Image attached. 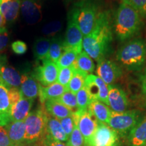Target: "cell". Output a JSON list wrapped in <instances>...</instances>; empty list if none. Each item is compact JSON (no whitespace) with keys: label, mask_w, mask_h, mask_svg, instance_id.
<instances>
[{"label":"cell","mask_w":146,"mask_h":146,"mask_svg":"<svg viewBox=\"0 0 146 146\" xmlns=\"http://www.w3.org/2000/svg\"><path fill=\"white\" fill-rule=\"evenodd\" d=\"M122 2L130 5L140 15L146 16V0H122Z\"/></svg>","instance_id":"d590c367"},{"label":"cell","mask_w":146,"mask_h":146,"mask_svg":"<svg viewBox=\"0 0 146 146\" xmlns=\"http://www.w3.org/2000/svg\"><path fill=\"white\" fill-rule=\"evenodd\" d=\"M78 54V53L74 50H68L64 51L62 56L56 62L58 68H66L72 66L75 62Z\"/></svg>","instance_id":"f546056e"},{"label":"cell","mask_w":146,"mask_h":146,"mask_svg":"<svg viewBox=\"0 0 146 146\" xmlns=\"http://www.w3.org/2000/svg\"><path fill=\"white\" fill-rule=\"evenodd\" d=\"M99 12L96 3L89 0H84L74 5L70 15L76 22L83 36L91 32L96 25Z\"/></svg>","instance_id":"5b68a950"},{"label":"cell","mask_w":146,"mask_h":146,"mask_svg":"<svg viewBox=\"0 0 146 146\" xmlns=\"http://www.w3.org/2000/svg\"><path fill=\"white\" fill-rule=\"evenodd\" d=\"M62 27V25L61 22L58 21H52L50 23L46 24L42 28V33L44 35L46 36H54L55 35L61 30Z\"/></svg>","instance_id":"e575fe53"},{"label":"cell","mask_w":146,"mask_h":146,"mask_svg":"<svg viewBox=\"0 0 146 146\" xmlns=\"http://www.w3.org/2000/svg\"><path fill=\"white\" fill-rule=\"evenodd\" d=\"M96 74L108 85H110L122 76L123 70L118 64L105 58L98 62Z\"/></svg>","instance_id":"8fae6325"},{"label":"cell","mask_w":146,"mask_h":146,"mask_svg":"<svg viewBox=\"0 0 146 146\" xmlns=\"http://www.w3.org/2000/svg\"><path fill=\"white\" fill-rule=\"evenodd\" d=\"M8 95L11 106L15 104L16 103H17L23 98L21 90L18 87H12V88H10L8 90Z\"/></svg>","instance_id":"74e56055"},{"label":"cell","mask_w":146,"mask_h":146,"mask_svg":"<svg viewBox=\"0 0 146 146\" xmlns=\"http://www.w3.org/2000/svg\"><path fill=\"white\" fill-rule=\"evenodd\" d=\"M75 125L79 129L83 135L84 140L87 141L94 134L98 125V121L92 116L88 110L84 112H76L73 113Z\"/></svg>","instance_id":"7c38bea8"},{"label":"cell","mask_w":146,"mask_h":146,"mask_svg":"<svg viewBox=\"0 0 146 146\" xmlns=\"http://www.w3.org/2000/svg\"><path fill=\"white\" fill-rule=\"evenodd\" d=\"M130 146H144L146 144V117L140 120L127 135Z\"/></svg>","instance_id":"ac0fdd59"},{"label":"cell","mask_w":146,"mask_h":146,"mask_svg":"<svg viewBox=\"0 0 146 146\" xmlns=\"http://www.w3.org/2000/svg\"><path fill=\"white\" fill-rule=\"evenodd\" d=\"M72 66L75 69L88 74H90L95 70V64L92 58L84 50L78 54L75 62Z\"/></svg>","instance_id":"d4e9b609"},{"label":"cell","mask_w":146,"mask_h":146,"mask_svg":"<svg viewBox=\"0 0 146 146\" xmlns=\"http://www.w3.org/2000/svg\"><path fill=\"white\" fill-rule=\"evenodd\" d=\"M51 45V39L47 37H40L35 42L33 52L35 58L37 60H44L48 55Z\"/></svg>","instance_id":"484cf974"},{"label":"cell","mask_w":146,"mask_h":146,"mask_svg":"<svg viewBox=\"0 0 146 146\" xmlns=\"http://www.w3.org/2000/svg\"><path fill=\"white\" fill-rule=\"evenodd\" d=\"M60 123H61L62 127L63 130L66 135L69 137L70 134L74 130V126H75V122H74V118L73 115H71L70 116H67V117L64 118L62 119L59 120Z\"/></svg>","instance_id":"8d00e7d4"},{"label":"cell","mask_w":146,"mask_h":146,"mask_svg":"<svg viewBox=\"0 0 146 146\" xmlns=\"http://www.w3.org/2000/svg\"><path fill=\"white\" fill-rule=\"evenodd\" d=\"M84 86L86 88L91 101L98 100L108 106V85L99 76L92 74H89Z\"/></svg>","instance_id":"9c48e42d"},{"label":"cell","mask_w":146,"mask_h":146,"mask_svg":"<svg viewBox=\"0 0 146 146\" xmlns=\"http://www.w3.org/2000/svg\"><path fill=\"white\" fill-rule=\"evenodd\" d=\"M62 104L70 110L73 113L78 111L77 100H76V94H73L70 91H66L59 98L56 99Z\"/></svg>","instance_id":"4dcf8cb0"},{"label":"cell","mask_w":146,"mask_h":146,"mask_svg":"<svg viewBox=\"0 0 146 146\" xmlns=\"http://www.w3.org/2000/svg\"><path fill=\"white\" fill-rule=\"evenodd\" d=\"M140 14L132 7L122 2L114 22V32L120 41H126L137 34L141 27Z\"/></svg>","instance_id":"7a4b0ae2"},{"label":"cell","mask_w":146,"mask_h":146,"mask_svg":"<svg viewBox=\"0 0 146 146\" xmlns=\"http://www.w3.org/2000/svg\"><path fill=\"white\" fill-rule=\"evenodd\" d=\"M21 85L20 90L23 98L35 100L39 96L40 84L33 74L21 75Z\"/></svg>","instance_id":"2e32d148"},{"label":"cell","mask_w":146,"mask_h":146,"mask_svg":"<svg viewBox=\"0 0 146 146\" xmlns=\"http://www.w3.org/2000/svg\"><path fill=\"white\" fill-rule=\"evenodd\" d=\"M48 115L43 105L29 113L25 120V143L31 144L44 140Z\"/></svg>","instance_id":"277c9868"},{"label":"cell","mask_w":146,"mask_h":146,"mask_svg":"<svg viewBox=\"0 0 146 146\" xmlns=\"http://www.w3.org/2000/svg\"><path fill=\"white\" fill-rule=\"evenodd\" d=\"M21 2L20 0H0V12L5 21L13 22L17 18Z\"/></svg>","instance_id":"cb8c5ba5"},{"label":"cell","mask_w":146,"mask_h":146,"mask_svg":"<svg viewBox=\"0 0 146 146\" xmlns=\"http://www.w3.org/2000/svg\"><path fill=\"white\" fill-rule=\"evenodd\" d=\"M12 49L16 54L23 55L27 51V46L25 42L18 40L12 43Z\"/></svg>","instance_id":"f35d334b"},{"label":"cell","mask_w":146,"mask_h":146,"mask_svg":"<svg viewBox=\"0 0 146 146\" xmlns=\"http://www.w3.org/2000/svg\"><path fill=\"white\" fill-rule=\"evenodd\" d=\"M44 107L48 114L58 120L70 116L73 114L70 109L56 99L46 100L44 103Z\"/></svg>","instance_id":"7402d4cb"},{"label":"cell","mask_w":146,"mask_h":146,"mask_svg":"<svg viewBox=\"0 0 146 146\" xmlns=\"http://www.w3.org/2000/svg\"><path fill=\"white\" fill-rule=\"evenodd\" d=\"M34 100L22 98L17 103L11 106L10 114L13 121L25 120L31 112Z\"/></svg>","instance_id":"e0dca14e"},{"label":"cell","mask_w":146,"mask_h":146,"mask_svg":"<svg viewBox=\"0 0 146 146\" xmlns=\"http://www.w3.org/2000/svg\"><path fill=\"white\" fill-rule=\"evenodd\" d=\"M108 106L115 112H124L127 111L129 101L126 93L120 87L108 85Z\"/></svg>","instance_id":"5bb4252c"},{"label":"cell","mask_w":146,"mask_h":146,"mask_svg":"<svg viewBox=\"0 0 146 146\" xmlns=\"http://www.w3.org/2000/svg\"><path fill=\"white\" fill-rule=\"evenodd\" d=\"M66 144L68 146H84L85 145V140L77 125L74 126V130L68 137Z\"/></svg>","instance_id":"836d02e7"},{"label":"cell","mask_w":146,"mask_h":146,"mask_svg":"<svg viewBox=\"0 0 146 146\" xmlns=\"http://www.w3.org/2000/svg\"><path fill=\"white\" fill-rule=\"evenodd\" d=\"M146 58V43L141 39H135L126 43L118 50L116 59L120 64L129 70L142 68Z\"/></svg>","instance_id":"3957f363"},{"label":"cell","mask_w":146,"mask_h":146,"mask_svg":"<svg viewBox=\"0 0 146 146\" xmlns=\"http://www.w3.org/2000/svg\"><path fill=\"white\" fill-rule=\"evenodd\" d=\"M25 146H45V143H44V140H43V141L36 142V143L27 144Z\"/></svg>","instance_id":"f6af8a7d"},{"label":"cell","mask_w":146,"mask_h":146,"mask_svg":"<svg viewBox=\"0 0 146 146\" xmlns=\"http://www.w3.org/2000/svg\"><path fill=\"white\" fill-rule=\"evenodd\" d=\"M46 133L53 139L61 142H67L68 137L63 130L60 120L48 115L47 121Z\"/></svg>","instance_id":"603a6c76"},{"label":"cell","mask_w":146,"mask_h":146,"mask_svg":"<svg viewBox=\"0 0 146 146\" xmlns=\"http://www.w3.org/2000/svg\"></svg>","instance_id":"c3c4849f"},{"label":"cell","mask_w":146,"mask_h":146,"mask_svg":"<svg viewBox=\"0 0 146 146\" xmlns=\"http://www.w3.org/2000/svg\"><path fill=\"white\" fill-rule=\"evenodd\" d=\"M83 37L76 22L69 15L65 39L63 41L64 51L71 50L75 51L78 54L81 53L83 51Z\"/></svg>","instance_id":"ba28073f"},{"label":"cell","mask_w":146,"mask_h":146,"mask_svg":"<svg viewBox=\"0 0 146 146\" xmlns=\"http://www.w3.org/2000/svg\"><path fill=\"white\" fill-rule=\"evenodd\" d=\"M88 111L98 122L107 125L112 113V110L108 106L98 100H93L91 102L88 107Z\"/></svg>","instance_id":"44dd1931"},{"label":"cell","mask_w":146,"mask_h":146,"mask_svg":"<svg viewBox=\"0 0 146 146\" xmlns=\"http://www.w3.org/2000/svg\"><path fill=\"white\" fill-rule=\"evenodd\" d=\"M26 145H13V146H25Z\"/></svg>","instance_id":"bcb514c9"},{"label":"cell","mask_w":146,"mask_h":146,"mask_svg":"<svg viewBox=\"0 0 146 146\" xmlns=\"http://www.w3.org/2000/svg\"><path fill=\"white\" fill-rule=\"evenodd\" d=\"M58 72L59 68L56 63L45 59L43 60V64L36 67L33 74L40 85L47 87L57 82Z\"/></svg>","instance_id":"30bf717a"},{"label":"cell","mask_w":146,"mask_h":146,"mask_svg":"<svg viewBox=\"0 0 146 146\" xmlns=\"http://www.w3.org/2000/svg\"><path fill=\"white\" fill-rule=\"evenodd\" d=\"M0 78L8 89L18 88L21 85V76L14 67L8 64L5 56H0Z\"/></svg>","instance_id":"4fadbf2b"},{"label":"cell","mask_w":146,"mask_h":146,"mask_svg":"<svg viewBox=\"0 0 146 146\" xmlns=\"http://www.w3.org/2000/svg\"><path fill=\"white\" fill-rule=\"evenodd\" d=\"M142 118V113L138 110H131L124 112L112 111L108 125L124 136L129 134Z\"/></svg>","instance_id":"8992f818"},{"label":"cell","mask_w":146,"mask_h":146,"mask_svg":"<svg viewBox=\"0 0 146 146\" xmlns=\"http://www.w3.org/2000/svg\"><path fill=\"white\" fill-rule=\"evenodd\" d=\"M145 146H146V144H145Z\"/></svg>","instance_id":"7dc6e473"},{"label":"cell","mask_w":146,"mask_h":146,"mask_svg":"<svg viewBox=\"0 0 146 146\" xmlns=\"http://www.w3.org/2000/svg\"><path fill=\"white\" fill-rule=\"evenodd\" d=\"M139 81L142 93L146 98V70H145L141 75L140 76Z\"/></svg>","instance_id":"7bdbcfd3"},{"label":"cell","mask_w":146,"mask_h":146,"mask_svg":"<svg viewBox=\"0 0 146 146\" xmlns=\"http://www.w3.org/2000/svg\"><path fill=\"white\" fill-rule=\"evenodd\" d=\"M74 67L71 66L70 67L62 68L59 69L57 82L65 87H68V85L70 79L72 77L74 73Z\"/></svg>","instance_id":"d6a6232c"},{"label":"cell","mask_w":146,"mask_h":146,"mask_svg":"<svg viewBox=\"0 0 146 146\" xmlns=\"http://www.w3.org/2000/svg\"><path fill=\"white\" fill-rule=\"evenodd\" d=\"M76 96L78 112H84V111L87 110L91 100L85 86L76 93Z\"/></svg>","instance_id":"1f68e13d"},{"label":"cell","mask_w":146,"mask_h":146,"mask_svg":"<svg viewBox=\"0 0 146 146\" xmlns=\"http://www.w3.org/2000/svg\"><path fill=\"white\" fill-rule=\"evenodd\" d=\"M112 41L110 15L108 11L99 12L93 30L83 37V49L92 59L98 62L106 57Z\"/></svg>","instance_id":"6da1fadb"},{"label":"cell","mask_w":146,"mask_h":146,"mask_svg":"<svg viewBox=\"0 0 146 146\" xmlns=\"http://www.w3.org/2000/svg\"><path fill=\"white\" fill-rule=\"evenodd\" d=\"M66 91H68V88L58 82L47 87L40 85L39 91L40 102L43 105L46 100L58 99Z\"/></svg>","instance_id":"d6986e66"},{"label":"cell","mask_w":146,"mask_h":146,"mask_svg":"<svg viewBox=\"0 0 146 146\" xmlns=\"http://www.w3.org/2000/svg\"><path fill=\"white\" fill-rule=\"evenodd\" d=\"M63 52V41H62V39L58 37L53 38L52 39H51L50 50L46 59L56 63Z\"/></svg>","instance_id":"83f0119b"},{"label":"cell","mask_w":146,"mask_h":146,"mask_svg":"<svg viewBox=\"0 0 146 146\" xmlns=\"http://www.w3.org/2000/svg\"><path fill=\"white\" fill-rule=\"evenodd\" d=\"M0 146H13L9 138L6 129L0 127Z\"/></svg>","instance_id":"ab89813d"},{"label":"cell","mask_w":146,"mask_h":146,"mask_svg":"<svg viewBox=\"0 0 146 146\" xmlns=\"http://www.w3.org/2000/svg\"><path fill=\"white\" fill-rule=\"evenodd\" d=\"M10 141L13 145H27L25 141V123L23 121H13L5 127Z\"/></svg>","instance_id":"ffe728a7"},{"label":"cell","mask_w":146,"mask_h":146,"mask_svg":"<svg viewBox=\"0 0 146 146\" xmlns=\"http://www.w3.org/2000/svg\"><path fill=\"white\" fill-rule=\"evenodd\" d=\"M88 75L89 74L87 73L74 68L72 77L67 87L68 90L72 92L73 94H76V93L84 87L85 81H86V78Z\"/></svg>","instance_id":"4316f807"},{"label":"cell","mask_w":146,"mask_h":146,"mask_svg":"<svg viewBox=\"0 0 146 146\" xmlns=\"http://www.w3.org/2000/svg\"><path fill=\"white\" fill-rule=\"evenodd\" d=\"M44 143L45 146H68L66 143H64V142L56 141L47 134L45 135L44 139Z\"/></svg>","instance_id":"60d3db41"},{"label":"cell","mask_w":146,"mask_h":146,"mask_svg":"<svg viewBox=\"0 0 146 146\" xmlns=\"http://www.w3.org/2000/svg\"><path fill=\"white\" fill-rule=\"evenodd\" d=\"M8 90L0 78V114H10L11 104L9 99Z\"/></svg>","instance_id":"f1b7e54d"},{"label":"cell","mask_w":146,"mask_h":146,"mask_svg":"<svg viewBox=\"0 0 146 146\" xmlns=\"http://www.w3.org/2000/svg\"><path fill=\"white\" fill-rule=\"evenodd\" d=\"M5 23L6 21L3 17V16L0 12V33L6 32V27H5Z\"/></svg>","instance_id":"ee69618b"},{"label":"cell","mask_w":146,"mask_h":146,"mask_svg":"<svg viewBox=\"0 0 146 146\" xmlns=\"http://www.w3.org/2000/svg\"><path fill=\"white\" fill-rule=\"evenodd\" d=\"M21 10L23 17L29 25H35L41 21V5L36 0H22Z\"/></svg>","instance_id":"9a60e30c"},{"label":"cell","mask_w":146,"mask_h":146,"mask_svg":"<svg viewBox=\"0 0 146 146\" xmlns=\"http://www.w3.org/2000/svg\"><path fill=\"white\" fill-rule=\"evenodd\" d=\"M8 35L6 32L0 33V52L7 46L8 43Z\"/></svg>","instance_id":"b9f144b4"},{"label":"cell","mask_w":146,"mask_h":146,"mask_svg":"<svg viewBox=\"0 0 146 146\" xmlns=\"http://www.w3.org/2000/svg\"><path fill=\"white\" fill-rule=\"evenodd\" d=\"M84 146H120L119 134L107 124L98 122L96 130Z\"/></svg>","instance_id":"52a82bcc"}]
</instances>
